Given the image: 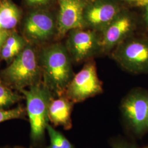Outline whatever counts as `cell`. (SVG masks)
<instances>
[{
    "instance_id": "obj_4",
    "label": "cell",
    "mask_w": 148,
    "mask_h": 148,
    "mask_svg": "<svg viewBox=\"0 0 148 148\" xmlns=\"http://www.w3.org/2000/svg\"><path fill=\"white\" fill-rule=\"evenodd\" d=\"M113 59L133 74H148V35L128 37L116 46Z\"/></svg>"
},
{
    "instance_id": "obj_23",
    "label": "cell",
    "mask_w": 148,
    "mask_h": 148,
    "mask_svg": "<svg viewBox=\"0 0 148 148\" xmlns=\"http://www.w3.org/2000/svg\"><path fill=\"white\" fill-rule=\"evenodd\" d=\"M12 148H25V147H22V146H14V147H13Z\"/></svg>"
},
{
    "instance_id": "obj_14",
    "label": "cell",
    "mask_w": 148,
    "mask_h": 148,
    "mask_svg": "<svg viewBox=\"0 0 148 148\" xmlns=\"http://www.w3.org/2000/svg\"><path fill=\"white\" fill-rule=\"evenodd\" d=\"M27 46L24 38L16 32L10 33L1 51L0 56L6 61H11Z\"/></svg>"
},
{
    "instance_id": "obj_9",
    "label": "cell",
    "mask_w": 148,
    "mask_h": 148,
    "mask_svg": "<svg viewBox=\"0 0 148 148\" xmlns=\"http://www.w3.org/2000/svg\"><path fill=\"white\" fill-rule=\"evenodd\" d=\"M122 112L134 131L141 134L148 130V95L136 90L125 98L121 106Z\"/></svg>"
},
{
    "instance_id": "obj_19",
    "label": "cell",
    "mask_w": 148,
    "mask_h": 148,
    "mask_svg": "<svg viewBox=\"0 0 148 148\" xmlns=\"http://www.w3.org/2000/svg\"><path fill=\"white\" fill-rule=\"evenodd\" d=\"M53 0H25V3L30 7L35 9L42 8L52 1Z\"/></svg>"
},
{
    "instance_id": "obj_16",
    "label": "cell",
    "mask_w": 148,
    "mask_h": 148,
    "mask_svg": "<svg viewBox=\"0 0 148 148\" xmlns=\"http://www.w3.org/2000/svg\"><path fill=\"white\" fill-rule=\"evenodd\" d=\"M47 132L50 139V144L46 148H75L62 133L57 131L49 123L47 126Z\"/></svg>"
},
{
    "instance_id": "obj_25",
    "label": "cell",
    "mask_w": 148,
    "mask_h": 148,
    "mask_svg": "<svg viewBox=\"0 0 148 148\" xmlns=\"http://www.w3.org/2000/svg\"><path fill=\"white\" fill-rule=\"evenodd\" d=\"M1 2H0V7H1Z\"/></svg>"
},
{
    "instance_id": "obj_5",
    "label": "cell",
    "mask_w": 148,
    "mask_h": 148,
    "mask_svg": "<svg viewBox=\"0 0 148 148\" xmlns=\"http://www.w3.org/2000/svg\"><path fill=\"white\" fill-rule=\"evenodd\" d=\"M102 91V84L98 78L95 64L90 62L74 75L64 95L76 103L101 94Z\"/></svg>"
},
{
    "instance_id": "obj_1",
    "label": "cell",
    "mask_w": 148,
    "mask_h": 148,
    "mask_svg": "<svg viewBox=\"0 0 148 148\" xmlns=\"http://www.w3.org/2000/svg\"><path fill=\"white\" fill-rule=\"evenodd\" d=\"M19 91L27 102V116L30 125V148H46L48 108L54 95L43 81Z\"/></svg>"
},
{
    "instance_id": "obj_21",
    "label": "cell",
    "mask_w": 148,
    "mask_h": 148,
    "mask_svg": "<svg viewBox=\"0 0 148 148\" xmlns=\"http://www.w3.org/2000/svg\"><path fill=\"white\" fill-rule=\"evenodd\" d=\"M10 34V32L6 30H0V53L2 46L5 42L7 38Z\"/></svg>"
},
{
    "instance_id": "obj_11",
    "label": "cell",
    "mask_w": 148,
    "mask_h": 148,
    "mask_svg": "<svg viewBox=\"0 0 148 148\" xmlns=\"http://www.w3.org/2000/svg\"><path fill=\"white\" fill-rule=\"evenodd\" d=\"M87 0H58L57 33L64 36L72 30L85 27L84 11Z\"/></svg>"
},
{
    "instance_id": "obj_26",
    "label": "cell",
    "mask_w": 148,
    "mask_h": 148,
    "mask_svg": "<svg viewBox=\"0 0 148 148\" xmlns=\"http://www.w3.org/2000/svg\"><path fill=\"white\" fill-rule=\"evenodd\" d=\"M0 82H1V81H0Z\"/></svg>"
},
{
    "instance_id": "obj_8",
    "label": "cell",
    "mask_w": 148,
    "mask_h": 148,
    "mask_svg": "<svg viewBox=\"0 0 148 148\" xmlns=\"http://www.w3.org/2000/svg\"><path fill=\"white\" fill-rule=\"evenodd\" d=\"M139 19L132 13L123 10L116 18L101 32V51L108 52L132 36L137 28Z\"/></svg>"
},
{
    "instance_id": "obj_22",
    "label": "cell",
    "mask_w": 148,
    "mask_h": 148,
    "mask_svg": "<svg viewBox=\"0 0 148 148\" xmlns=\"http://www.w3.org/2000/svg\"><path fill=\"white\" fill-rule=\"evenodd\" d=\"M111 145L112 148H132L126 143L119 140L114 141L111 143Z\"/></svg>"
},
{
    "instance_id": "obj_17",
    "label": "cell",
    "mask_w": 148,
    "mask_h": 148,
    "mask_svg": "<svg viewBox=\"0 0 148 148\" xmlns=\"http://www.w3.org/2000/svg\"><path fill=\"white\" fill-rule=\"evenodd\" d=\"M27 116V110L23 106H18L13 109H0V123L15 119L25 120Z\"/></svg>"
},
{
    "instance_id": "obj_2",
    "label": "cell",
    "mask_w": 148,
    "mask_h": 148,
    "mask_svg": "<svg viewBox=\"0 0 148 148\" xmlns=\"http://www.w3.org/2000/svg\"><path fill=\"white\" fill-rule=\"evenodd\" d=\"M71 60L65 46L59 43L45 48L40 54V67L43 82L53 95H64L73 78Z\"/></svg>"
},
{
    "instance_id": "obj_7",
    "label": "cell",
    "mask_w": 148,
    "mask_h": 148,
    "mask_svg": "<svg viewBox=\"0 0 148 148\" xmlns=\"http://www.w3.org/2000/svg\"><path fill=\"white\" fill-rule=\"evenodd\" d=\"M122 11L119 0H87L84 11L85 27L101 32Z\"/></svg>"
},
{
    "instance_id": "obj_6",
    "label": "cell",
    "mask_w": 148,
    "mask_h": 148,
    "mask_svg": "<svg viewBox=\"0 0 148 148\" xmlns=\"http://www.w3.org/2000/svg\"><path fill=\"white\" fill-rule=\"evenodd\" d=\"M65 47L73 61L81 62L101 51V37L88 28L75 29L69 32Z\"/></svg>"
},
{
    "instance_id": "obj_10",
    "label": "cell",
    "mask_w": 148,
    "mask_h": 148,
    "mask_svg": "<svg viewBox=\"0 0 148 148\" xmlns=\"http://www.w3.org/2000/svg\"><path fill=\"white\" fill-rule=\"evenodd\" d=\"M23 32L27 38L35 43L49 40L57 32V21L53 15L43 8H37L26 18Z\"/></svg>"
},
{
    "instance_id": "obj_24",
    "label": "cell",
    "mask_w": 148,
    "mask_h": 148,
    "mask_svg": "<svg viewBox=\"0 0 148 148\" xmlns=\"http://www.w3.org/2000/svg\"><path fill=\"white\" fill-rule=\"evenodd\" d=\"M0 148H12L10 146H5V147H0Z\"/></svg>"
},
{
    "instance_id": "obj_3",
    "label": "cell",
    "mask_w": 148,
    "mask_h": 148,
    "mask_svg": "<svg viewBox=\"0 0 148 148\" xmlns=\"http://www.w3.org/2000/svg\"><path fill=\"white\" fill-rule=\"evenodd\" d=\"M42 75L37 54L34 48L29 45H27L12 63L1 73L3 84L18 91L41 82Z\"/></svg>"
},
{
    "instance_id": "obj_12",
    "label": "cell",
    "mask_w": 148,
    "mask_h": 148,
    "mask_svg": "<svg viewBox=\"0 0 148 148\" xmlns=\"http://www.w3.org/2000/svg\"><path fill=\"white\" fill-rule=\"evenodd\" d=\"M53 98L48 108L49 121L55 127L61 126L65 130H70L72 126L71 112L73 102L65 95Z\"/></svg>"
},
{
    "instance_id": "obj_18",
    "label": "cell",
    "mask_w": 148,
    "mask_h": 148,
    "mask_svg": "<svg viewBox=\"0 0 148 148\" xmlns=\"http://www.w3.org/2000/svg\"><path fill=\"white\" fill-rule=\"evenodd\" d=\"M142 10V14L140 18H139V24L148 34V2Z\"/></svg>"
},
{
    "instance_id": "obj_13",
    "label": "cell",
    "mask_w": 148,
    "mask_h": 148,
    "mask_svg": "<svg viewBox=\"0 0 148 148\" xmlns=\"http://www.w3.org/2000/svg\"><path fill=\"white\" fill-rule=\"evenodd\" d=\"M20 9L10 0H3L0 7V30L8 31L18 25L21 18Z\"/></svg>"
},
{
    "instance_id": "obj_20",
    "label": "cell",
    "mask_w": 148,
    "mask_h": 148,
    "mask_svg": "<svg viewBox=\"0 0 148 148\" xmlns=\"http://www.w3.org/2000/svg\"><path fill=\"white\" fill-rule=\"evenodd\" d=\"M120 2H122L127 5H130L132 7H136L143 8L146 5L148 0H119Z\"/></svg>"
},
{
    "instance_id": "obj_15",
    "label": "cell",
    "mask_w": 148,
    "mask_h": 148,
    "mask_svg": "<svg viewBox=\"0 0 148 148\" xmlns=\"http://www.w3.org/2000/svg\"><path fill=\"white\" fill-rule=\"evenodd\" d=\"M24 99L12 89L0 82V109H8L11 106Z\"/></svg>"
}]
</instances>
